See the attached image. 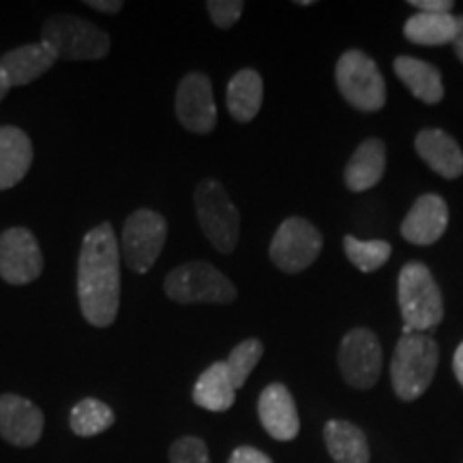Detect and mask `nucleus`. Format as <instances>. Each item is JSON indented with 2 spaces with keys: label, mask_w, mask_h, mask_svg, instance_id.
Wrapping results in <instances>:
<instances>
[{
  "label": "nucleus",
  "mask_w": 463,
  "mask_h": 463,
  "mask_svg": "<svg viewBox=\"0 0 463 463\" xmlns=\"http://www.w3.org/2000/svg\"><path fill=\"white\" fill-rule=\"evenodd\" d=\"M56 56L43 42L26 43L0 58V71L5 73L11 89L31 84L54 67Z\"/></svg>",
  "instance_id": "17"
},
{
  "label": "nucleus",
  "mask_w": 463,
  "mask_h": 463,
  "mask_svg": "<svg viewBox=\"0 0 463 463\" xmlns=\"http://www.w3.org/2000/svg\"><path fill=\"white\" fill-rule=\"evenodd\" d=\"M399 307L403 316V335L427 333L444 317L439 286L431 270L420 262H408L399 273Z\"/></svg>",
  "instance_id": "3"
},
{
  "label": "nucleus",
  "mask_w": 463,
  "mask_h": 463,
  "mask_svg": "<svg viewBox=\"0 0 463 463\" xmlns=\"http://www.w3.org/2000/svg\"><path fill=\"white\" fill-rule=\"evenodd\" d=\"M42 42L56 61H99L109 52V34L71 14L52 15L42 28Z\"/></svg>",
  "instance_id": "4"
},
{
  "label": "nucleus",
  "mask_w": 463,
  "mask_h": 463,
  "mask_svg": "<svg viewBox=\"0 0 463 463\" xmlns=\"http://www.w3.org/2000/svg\"><path fill=\"white\" fill-rule=\"evenodd\" d=\"M228 463H273V459L253 447H239L230 455Z\"/></svg>",
  "instance_id": "30"
},
{
  "label": "nucleus",
  "mask_w": 463,
  "mask_h": 463,
  "mask_svg": "<svg viewBox=\"0 0 463 463\" xmlns=\"http://www.w3.org/2000/svg\"><path fill=\"white\" fill-rule=\"evenodd\" d=\"M43 412L31 399L5 392L0 395V436L11 447H34L43 436Z\"/></svg>",
  "instance_id": "13"
},
{
  "label": "nucleus",
  "mask_w": 463,
  "mask_h": 463,
  "mask_svg": "<svg viewBox=\"0 0 463 463\" xmlns=\"http://www.w3.org/2000/svg\"><path fill=\"white\" fill-rule=\"evenodd\" d=\"M86 7L101 11V14H118L123 9L120 0H86Z\"/></svg>",
  "instance_id": "32"
},
{
  "label": "nucleus",
  "mask_w": 463,
  "mask_h": 463,
  "mask_svg": "<svg viewBox=\"0 0 463 463\" xmlns=\"http://www.w3.org/2000/svg\"><path fill=\"white\" fill-rule=\"evenodd\" d=\"M164 292L174 303L230 305L236 300V288L222 270L211 262H187L170 270L164 281Z\"/></svg>",
  "instance_id": "5"
},
{
  "label": "nucleus",
  "mask_w": 463,
  "mask_h": 463,
  "mask_svg": "<svg viewBox=\"0 0 463 463\" xmlns=\"http://www.w3.org/2000/svg\"><path fill=\"white\" fill-rule=\"evenodd\" d=\"M457 33V17L453 14H414L405 22L403 34L416 45H447L453 43Z\"/></svg>",
  "instance_id": "24"
},
{
  "label": "nucleus",
  "mask_w": 463,
  "mask_h": 463,
  "mask_svg": "<svg viewBox=\"0 0 463 463\" xmlns=\"http://www.w3.org/2000/svg\"><path fill=\"white\" fill-rule=\"evenodd\" d=\"M78 300L84 320L106 328L120 307V251L112 223H101L84 236L78 258Z\"/></svg>",
  "instance_id": "1"
},
{
  "label": "nucleus",
  "mask_w": 463,
  "mask_h": 463,
  "mask_svg": "<svg viewBox=\"0 0 463 463\" xmlns=\"http://www.w3.org/2000/svg\"><path fill=\"white\" fill-rule=\"evenodd\" d=\"M258 414L260 422L270 438L279 439V442H289L298 436L300 419L297 403H294L292 392L279 382L266 386L262 391L258 402Z\"/></svg>",
  "instance_id": "15"
},
{
  "label": "nucleus",
  "mask_w": 463,
  "mask_h": 463,
  "mask_svg": "<svg viewBox=\"0 0 463 463\" xmlns=\"http://www.w3.org/2000/svg\"><path fill=\"white\" fill-rule=\"evenodd\" d=\"M339 369L344 380L354 389L367 391L382 372V345L369 328H352L339 345Z\"/></svg>",
  "instance_id": "10"
},
{
  "label": "nucleus",
  "mask_w": 463,
  "mask_h": 463,
  "mask_svg": "<svg viewBox=\"0 0 463 463\" xmlns=\"http://www.w3.org/2000/svg\"><path fill=\"white\" fill-rule=\"evenodd\" d=\"M9 82H7V78H5V73L0 71V101L5 99V97H7V92H9Z\"/></svg>",
  "instance_id": "35"
},
{
  "label": "nucleus",
  "mask_w": 463,
  "mask_h": 463,
  "mask_svg": "<svg viewBox=\"0 0 463 463\" xmlns=\"http://www.w3.org/2000/svg\"><path fill=\"white\" fill-rule=\"evenodd\" d=\"M43 270V253L26 228H9L0 234V279L9 286L33 283Z\"/></svg>",
  "instance_id": "11"
},
{
  "label": "nucleus",
  "mask_w": 463,
  "mask_h": 463,
  "mask_svg": "<svg viewBox=\"0 0 463 463\" xmlns=\"http://www.w3.org/2000/svg\"><path fill=\"white\" fill-rule=\"evenodd\" d=\"M410 5L420 14H450V9L455 7L450 0H410Z\"/></svg>",
  "instance_id": "31"
},
{
  "label": "nucleus",
  "mask_w": 463,
  "mask_h": 463,
  "mask_svg": "<svg viewBox=\"0 0 463 463\" xmlns=\"http://www.w3.org/2000/svg\"><path fill=\"white\" fill-rule=\"evenodd\" d=\"M176 116L191 133L206 136L217 125V106L213 84L204 73H187L176 90Z\"/></svg>",
  "instance_id": "12"
},
{
  "label": "nucleus",
  "mask_w": 463,
  "mask_h": 463,
  "mask_svg": "<svg viewBox=\"0 0 463 463\" xmlns=\"http://www.w3.org/2000/svg\"><path fill=\"white\" fill-rule=\"evenodd\" d=\"M449 225V206L439 195L425 194L414 202L402 223V236L419 247L433 245L442 239Z\"/></svg>",
  "instance_id": "14"
},
{
  "label": "nucleus",
  "mask_w": 463,
  "mask_h": 463,
  "mask_svg": "<svg viewBox=\"0 0 463 463\" xmlns=\"http://www.w3.org/2000/svg\"><path fill=\"white\" fill-rule=\"evenodd\" d=\"M206 9L215 26L232 28L241 20L245 3H241V0H208Z\"/></svg>",
  "instance_id": "29"
},
{
  "label": "nucleus",
  "mask_w": 463,
  "mask_h": 463,
  "mask_svg": "<svg viewBox=\"0 0 463 463\" xmlns=\"http://www.w3.org/2000/svg\"><path fill=\"white\" fill-rule=\"evenodd\" d=\"M33 142L17 127H0V191L24 181L33 165Z\"/></svg>",
  "instance_id": "18"
},
{
  "label": "nucleus",
  "mask_w": 463,
  "mask_h": 463,
  "mask_svg": "<svg viewBox=\"0 0 463 463\" xmlns=\"http://www.w3.org/2000/svg\"><path fill=\"white\" fill-rule=\"evenodd\" d=\"M339 92L352 108L361 112H378L386 103V82L373 58L361 50H350L337 61Z\"/></svg>",
  "instance_id": "7"
},
{
  "label": "nucleus",
  "mask_w": 463,
  "mask_h": 463,
  "mask_svg": "<svg viewBox=\"0 0 463 463\" xmlns=\"http://www.w3.org/2000/svg\"><path fill=\"white\" fill-rule=\"evenodd\" d=\"M116 414L108 403L99 399H82L73 405L71 414H69V427L75 436L92 438L99 433L108 431L114 425Z\"/></svg>",
  "instance_id": "25"
},
{
  "label": "nucleus",
  "mask_w": 463,
  "mask_h": 463,
  "mask_svg": "<svg viewBox=\"0 0 463 463\" xmlns=\"http://www.w3.org/2000/svg\"><path fill=\"white\" fill-rule=\"evenodd\" d=\"M195 213L200 228L219 253H232L239 245L241 213L228 191L215 178H206L195 189Z\"/></svg>",
  "instance_id": "6"
},
{
  "label": "nucleus",
  "mask_w": 463,
  "mask_h": 463,
  "mask_svg": "<svg viewBox=\"0 0 463 463\" xmlns=\"http://www.w3.org/2000/svg\"><path fill=\"white\" fill-rule=\"evenodd\" d=\"M167 241V222L164 215L140 208L131 213L123 225V239H120V253L125 264L136 273L146 270L157 262Z\"/></svg>",
  "instance_id": "8"
},
{
  "label": "nucleus",
  "mask_w": 463,
  "mask_h": 463,
  "mask_svg": "<svg viewBox=\"0 0 463 463\" xmlns=\"http://www.w3.org/2000/svg\"><path fill=\"white\" fill-rule=\"evenodd\" d=\"M392 69H395L397 78L408 86L416 99L427 103V106H436V103L442 101V73H439V69L436 65L420 61V58L399 56L395 58V62H392Z\"/></svg>",
  "instance_id": "20"
},
{
  "label": "nucleus",
  "mask_w": 463,
  "mask_h": 463,
  "mask_svg": "<svg viewBox=\"0 0 463 463\" xmlns=\"http://www.w3.org/2000/svg\"><path fill=\"white\" fill-rule=\"evenodd\" d=\"M453 372L457 375V380H459V384L463 386V341L457 347L455 352V358H453Z\"/></svg>",
  "instance_id": "34"
},
{
  "label": "nucleus",
  "mask_w": 463,
  "mask_h": 463,
  "mask_svg": "<svg viewBox=\"0 0 463 463\" xmlns=\"http://www.w3.org/2000/svg\"><path fill=\"white\" fill-rule=\"evenodd\" d=\"M264 354V345L260 339H245L241 341L234 350L230 352L228 361L225 363V369H228V375L234 384V389L239 391L245 386V382L249 375H251L256 364L260 363V358Z\"/></svg>",
  "instance_id": "27"
},
{
  "label": "nucleus",
  "mask_w": 463,
  "mask_h": 463,
  "mask_svg": "<svg viewBox=\"0 0 463 463\" xmlns=\"http://www.w3.org/2000/svg\"><path fill=\"white\" fill-rule=\"evenodd\" d=\"M439 350L436 339L427 333L402 335L391 363V380L397 397L414 402L430 389L436 375Z\"/></svg>",
  "instance_id": "2"
},
{
  "label": "nucleus",
  "mask_w": 463,
  "mask_h": 463,
  "mask_svg": "<svg viewBox=\"0 0 463 463\" xmlns=\"http://www.w3.org/2000/svg\"><path fill=\"white\" fill-rule=\"evenodd\" d=\"M236 389L232 384L225 363H213L194 386V402L208 412H228L234 405Z\"/></svg>",
  "instance_id": "23"
},
{
  "label": "nucleus",
  "mask_w": 463,
  "mask_h": 463,
  "mask_svg": "<svg viewBox=\"0 0 463 463\" xmlns=\"http://www.w3.org/2000/svg\"><path fill=\"white\" fill-rule=\"evenodd\" d=\"M344 249L345 256L361 273H373V270L382 269L392 251V247L386 241H361L354 236H345Z\"/></svg>",
  "instance_id": "26"
},
{
  "label": "nucleus",
  "mask_w": 463,
  "mask_h": 463,
  "mask_svg": "<svg viewBox=\"0 0 463 463\" xmlns=\"http://www.w3.org/2000/svg\"><path fill=\"white\" fill-rule=\"evenodd\" d=\"M419 157L439 176L455 181L463 174V150L447 131L422 129L414 140Z\"/></svg>",
  "instance_id": "16"
},
{
  "label": "nucleus",
  "mask_w": 463,
  "mask_h": 463,
  "mask_svg": "<svg viewBox=\"0 0 463 463\" xmlns=\"http://www.w3.org/2000/svg\"><path fill=\"white\" fill-rule=\"evenodd\" d=\"M386 170V146L378 137H369L354 150L344 170L345 187L350 191H367L382 181Z\"/></svg>",
  "instance_id": "19"
},
{
  "label": "nucleus",
  "mask_w": 463,
  "mask_h": 463,
  "mask_svg": "<svg viewBox=\"0 0 463 463\" xmlns=\"http://www.w3.org/2000/svg\"><path fill=\"white\" fill-rule=\"evenodd\" d=\"M264 99V82L262 75L253 69H242L230 80L228 84V109L232 118L239 120V123H249L253 120L262 108Z\"/></svg>",
  "instance_id": "21"
},
{
  "label": "nucleus",
  "mask_w": 463,
  "mask_h": 463,
  "mask_svg": "<svg viewBox=\"0 0 463 463\" xmlns=\"http://www.w3.org/2000/svg\"><path fill=\"white\" fill-rule=\"evenodd\" d=\"M326 449L335 463H369L372 453L364 433L347 420H328L324 427Z\"/></svg>",
  "instance_id": "22"
},
{
  "label": "nucleus",
  "mask_w": 463,
  "mask_h": 463,
  "mask_svg": "<svg viewBox=\"0 0 463 463\" xmlns=\"http://www.w3.org/2000/svg\"><path fill=\"white\" fill-rule=\"evenodd\" d=\"M455 48V54L459 61L463 62V15L457 17V33L453 37V43H450Z\"/></svg>",
  "instance_id": "33"
},
{
  "label": "nucleus",
  "mask_w": 463,
  "mask_h": 463,
  "mask_svg": "<svg viewBox=\"0 0 463 463\" xmlns=\"http://www.w3.org/2000/svg\"><path fill=\"white\" fill-rule=\"evenodd\" d=\"M170 463H211L208 447L202 438H178L170 447Z\"/></svg>",
  "instance_id": "28"
},
{
  "label": "nucleus",
  "mask_w": 463,
  "mask_h": 463,
  "mask_svg": "<svg viewBox=\"0 0 463 463\" xmlns=\"http://www.w3.org/2000/svg\"><path fill=\"white\" fill-rule=\"evenodd\" d=\"M324 247L320 230L303 217H288L270 242V260L288 275L303 273L320 256Z\"/></svg>",
  "instance_id": "9"
}]
</instances>
